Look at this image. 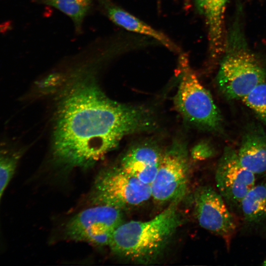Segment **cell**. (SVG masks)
Returning <instances> with one entry per match:
<instances>
[{"label": "cell", "mask_w": 266, "mask_h": 266, "mask_svg": "<svg viewBox=\"0 0 266 266\" xmlns=\"http://www.w3.org/2000/svg\"><path fill=\"white\" fill-rule=\"evenodd\" d=\"M256 175L240 163L234 149L226 147L218 163L215 180L218 192L227 204L240 211L242 200L256 185Z\"/></svg>", "instance_id": "9"}, {"label": "cell", "mask_w": 266, "mask_h": 266, "mask_svg": "<svg viewBox=\"0 0 266 266\" xmlns=\"http://www.w3.org/2000/svg\"><path fill=\"white\" fill-rule=\"evenodd\" d=\"M224 56L216 77L217 85L229 100H242L266 81V71L248 47L238 27H233L225 41Z\"/></svg>", "instance_id": "3"}, {"label": "cell", "mask_w": 266, "mask_h": 266, "mask_svg": "<svg viewBox=\"0 0 266 266\" xmlns=\"http://www.w3.org/2000/svg\"><path fill=\"white\" fill-rule=\"evenodd\" d=\"M70 81L58 102L53 133V154L62 165L88 167L125 136L155 127L147 109L110 99L85 70Z\"/></svg>", "instance_id": "1"}, {"label": "cell", "mask_w": 266, "mask_h": 266, "mask_svg": "<svg viewBox=\"0 0 266 266\" xmlns=\"http://www.w3.org/2000/svg\"><path fill=\"white\" fill-rule=\"evenodd\" d=\"M240 211L247 225L254 227L266 225V179L255 185L246 194Z\"/></svg>", "instance_id": "14"}, {"label": "cell", "mask_w": 266, "mask_h": 266, "mask_svg": "<svg viewBox=\"0 0 266 266\" xmlns=\"http://www.w3.org/2000/svg\"><path fill=\"white\" fill-rule=\"evenodd\" d=\"M162 153L154 144H137L124 154L119 166L142 182L151 185L157 174Z\"/></svg>", "instance_id": "10"}, {"label": "cell", "mask_w": 266, "mask_h": 266, "mask_svg": "<svg viewBox=\"0 0 266 266\" xmlns=\"http://www.w3.org/2000/svg\"><path fill=\"white\" fill-rule=\"evenodd\" d=\"M42 2L69 16L73 21L76 29L79 31L90 7L92 0H42Z\"/></svg>", "instance_id": "16"}, {"label": "cell", "mask_w": 266, "mask_h": 266, "mask_svg": "<svg viewBox=\"0 0 266 266\" xmlns=\"http://www.w3.org/2000/svg\"><path fill=\"white\" fill-rule=\"evenodd\" d=\"M262 265H263V266H266V260H265L264 261V262H263V263Z\"/></svg>", "instance_id": "19"}, {"label": "cell", "mask_w": 266, "mask_h": 266, "mask_svg": "<svg viewBox=\"0 0 266 266\" xmlns=\"http://www.w3.org/2000/svg\"><path fill=\"white\" fill-rule=\"evenodd\" d=\"M189 173L187 148L183 143L175 141L162 153L151 184L152 198L160 203L180 202L187 191Z\"/></svg>", "instance_id": "6"}, {"label": "cell", "mask_w": 266, "mask_h": 266, "mask_svg": "<svg viewBox=\"0 0 266 266\" xmlns=\"http://www.w3.org/2000/svg\"><path fill=\"white\" fill-rule=\"evenodd\" d=\"M214 154V150L205 142L199 143L192 149L191 156L194 160L201 161L208 159Z\"/></svg>", "instance_id": "18"}, {"label": "cell", "mask_w": 266, "mask_h": 266, "mask_svg": "<svg viewBox=\"0 0 266 266\" xmlns=\"http://www.w3.org/2000/svg\"><path fill=\"white\" fill-rule=\"evenodd\" d=\"M194 211L200 226L221 237L229 247L236 231L235 220L218 191L205 185L194 194Z\"/></svg>", "instance_id": "8"}, {"label": "cell", "mask_w": 266, "mask_h": 266, "mask_svg": "<svg viewBox=\"0 0 266 266\" xmlns=\"http://www.w3.org/2000/svg\"><path fill=\"white\" fill-rule=\"evenodd\" d=\"M123 223L121 209L96 205L73 216L66 225L65 235L72 241L106 246L114 232Z\"/></svg>", "instance_id": "7"}, {"label": "cell", "mask_w": 266, "mask_h": 266, "mask_svg": "<svg viewBox=\"0 0 266 266\" xmlns=\"http://www.w3.org/2000/svg\"><path fill=\"white\" fill-rule=\"evenodd\" d=\"M108 17L115 24L133 33L154 38L167 49L177 51V46L164 33L113 3L110 0H98Z\"/></svg>", "instance_id": "13"}, {"label": "cell", "mask_w": 266, "mask_h": 266, "mask_svg": "<svg viewBox=\"0 0 266 266\" xmlns=\"http://www.w3.org/2000/svg\"><path fill=\"white\" fill-rule=\"evenodd\" d=\"M237 156L241 164L256 175L266 174V133L258 126L244 133Z\"/></svg>", "instance_id": "11"}, {"label": "cell", "mask_w": 266, "mask_h": 266, "mask_svg": "<svg viewBox=\"0 0 266 266\" xmlns=\"http://www.w3.org/2000/svg\"><path fill=\"white\" fill-rule=\"evenodd\" d=\"M179 202L169 203L149 220L122 223L114 232L108 246L117 256L136 264L155 262L182 223Z\"/></svg>", "instance_id": "2"}, {"label": "cell", "mask_w": 266, "mask_h": 266, "mask_svg": "<svg viewBox=\"0 0 266 266\" xmlns=\"http://www.w3.org/2000/svg\"><path fill=\"white\" fill-rule=\"evenodd\" d=\"M241 100L266 125V81L256 86Z\"/></svg>", "instance_id": "17"}, {"label": "cell", "mask_w": 266, "mask_h": 266, "mask_svg": "<svg viewBox=\"0 0 266 266\" xmlns=\"http://www.w3.org/2000/svg\"><path fill=\"white\" fill-rule=\"evenodd\" d=\"M90 197L95 205L122 210L140 206L148 201L152 198L151 188L118 166L99 173Z\"/></svg>", "instance_id": "5"}, {"label": "cell", "mask_w": 266, "mask_h": 266, "mask_svg": "<svg viewBox=\"0 0 266 266\" xmlns=\"http://www.w3.org/2000/svg\"><path fill=\"white\" fill-rule=\"evenodd\" d=\"M25 151L14 140L5 138L0 141V201Z\"/></svg>", "instance_id": "15"}, {"label": "cell", "mask_w": 266, "mask_h": 266, "mask_svg": "<svg viewBox=\"0 0 266 266\" xmlns=\"http://www.w3.org/2000/svg\"><path fill=\"white\" fill-rule=\"evenodd\" d=\"M227 1V0H195L196 6L205 21L210 54L213 58L224 52V15Z\"/></svg>", "instance_id": "12"}, {"label": "cell", "mask_w": 266, "mask_h": 266, "mask_svg": "<svg viewBox=\"0 0 266 266\" xmlns=\"http://www.w3.org/2000/svg\"><path fill=\"white\" fill-rule=\"evenodd\" d=\"M178 71L179 81L173 100L176 110L196 127L208 131H219L222 124L221 113L191 68L185 54L179 57Z\"/></svg>", "instance_id": "4"}]
</instances>
